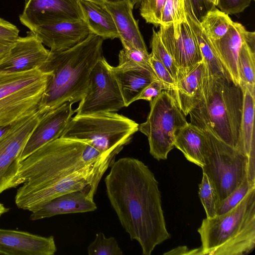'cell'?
<instances>
[{"label":"cell","mask_w":255,"mask_h":255,"mask_svg":"<svg viewBox=\"0 0 255 255\" xmlns=\"http://www.w3.org/2000/svg\"><path fill=\"white\" fill-rule=\"evenodd\" d=\"M233 22L228 14L216 7L208 12L200 23L209 38L216 40L226 34Z\"/></svg>","instance_id":"28"},{"label":"cell","mask_w":255,"mask_h":255,"mask_svg":"<svg viewBox=\"0 0 255 255\" xmlns=\"http://www.w3.org/2000/svg\"><path fill=\"white\" fill-rule=\"evenodd\" d=\"M9 126L5 127L0 126V138L6 132Z\"/></svg>","instance_id":"42"},{"label":"cell","mask_w":255,"mask_h":255,"mask_svg":"<svg viewBox=\"0 0 255 255\" xmlns=\"http://www.w3.org/2000/svg\"><path fill=\"white\" fill-rule=\"evenodd\" d=\"M104 39L91 33L68 49L49 51L39 68L51 75L39 109L46 114L62 104L80 102L84 97L91 72L103 57Z\"/></svg>","instance_id":"3"},{"label":"cell","mask_w":255,"mask_h":255,"mask_svg":"<svg viewBox=\"0 0 255 255\" xmlns=\"http://www.w3.org/2000/svg\"><path fill=\"white\" fill-rule=\"evenodd\" d=\"M207 144L205 131L197 126L188 123L176 134L174 147L180 150L186 159L202 167Z\"/></svg>","instance_id":"24"},{"label":"cell","mask_w":255,"mask_h":255,"mask_svg":"<svg viewBox=\"0 0 255 255\" xmlns=\"http://www.w3.org/2000/svg\"><path fill=\"white\" fill-rule=\"evenodd\" d=\"M50 75L39 68L0 71V126H8L38 109Z\"/></svg>","instance_id":"7"},{"label":"cell","mask_w":255,"mask_h":255,"mask_svg":"<svg viewBox=\"0 0 255 255\" xmlns=\"http://www.w3.org/2000/svg\"><path fill=\"white\" fill-rule=\"evenodd\" d=\"M19 20L31 30L58 21L83 20V16L78 0H25Z\"/></svg>","instance_id":"13"},{"label":"cell","mask_w":255,"mask_h":255,"mask_svg":"<svg viewBox=\"0 0 255 255\" xmlns=\"http://www.w3.org/2000/svg\"><path fill=\"white\" fill-rule=\"evenodd\" d=\"M255 187V184L251 183L248 178L216 206L217 215L224 214L236 207L248 192Z\"/></svg>","instance_id":"34"},{"label":"cell","mask_w":255,"mask_h":255,"mask_svg":"<svg viewBox=\"0 0 255 255\" xmlns=\"http://www.w3.org/2000/svg\"><path fill=\"white\" fill-rule=\"evenodd\" d=\"M138 130L134 121L115 112L75 115L60 137L89 143L104 153L128 144Z\"/></svg>","instance_id":"8"},{"label":"cell","mask_w":255,"mask_h":255,"mask_svg":"<svg viewBox=\"0 0 255 255\" xmlns=\"http://www.w3.org/2000/svg\"><path fill=\"white\" fill-rule=\"evenodd\" d=\"M186 21L184 0H166L160 25L166 26Z\"/></svg>","instance_id":"32"},{"label":"cell","mask_w":255,"mask_h":255,"mask_svg":"<svg viewBox=\"0 0 255 255\" xmlns=\"http://www.w3.org/2000/svg\"><path fill=\"white\" fill-rule=\"evenodd\" d=\"M56 251L52 236L45 237L24 231L0 229V254L53 255Z\"/></svg>","instance_id":"17"},{"label":"cell","mask_w":255,"mask_h":255,"mask_svg":"<svg viewBox=\"0 0 255 255\" xmlns=\"http://www.w3.org/2000/svg\"><path fill=\"white\" fill-rule=\"evenodd\" d=\"M193 13L200 22L210 10L216 7L211 0H189Z\"/></svg>","instance_id":"40"},{"label":"cell","mask_w":255,"mask_h":255,"mask_svg":"<svg viewBox=\"0 0 255 255\" xmlns=\"http://www.w3.org/2000/svg\"><path fill=\"white\" fill-rule=\"evenodd\" d=\"M243 93L241 120V136L243 152L249 158L252 166H255V94L246 86H241Z\"/></svg>","instance_id":"26"},{"label":"cell","mask_w":255,"mask_h":255,"mask_svg":"<svg viewBox=\"0 0 255 255\" xmlns=\"http://www.w3.org/2000/svg\"><path fill=\"white\" fill-rule=\"evenodd\" d=\"M150 106L146 121L138 125V130L147 137L150 154L157 160H165L174 147L177 133L188 122L167 91H162Z\"/></svg>","instance_id":"9"},{"label":"cell","mask_w":255,"mask_h":255,"mask_svg":"<svg viewBox=\"0 0 255 255\" xmlns=\"http://www.w3.org/2000/svg\"><path fill=\"white\" fill-rule=\"evenodd\" d=\"M124 107L112 66L103 57L93 68L86 93L74 112L78 116L114 112Z\"/></svg>","instance_id":"10"},{"label":"cell","mask_w":255,"mask_h":255,"mask_svg":"<svg viewBox=\"0 0 255 255\" xmlns=\"http://www.w3.org/2000/svg\"><path fill=\"white\" fill-rule=\"evenodd\" d=\"M152 35L151 39V55L161 62L167 68L172 77L175 81L176 84L180 79L179 70L174 61L165 46H164L157 32L152 29Z\"/></svg>","instance_id":"30"},{"label":"cell","mask_w":255,"mask_h":255,"mask_svg":"<svg viewBox=\"0 0 255 255\" xmlns=\"http://www.w3.org/2000/svg\"><path fill=\"white\" fill-rule=\"evenodd\" d=\"M199 196L205 210L207 218L215 217L217 215L216 193L208 177L203 172L199 185Z\"/></svg>","instance_id":"33"},{"label":"cell","mask_w":255,"mask_h":255,"mask_svg":"<svg viewBox=\"0 0 255 255\" xmlns=\"http://www.w3.org/2000/svg\"><path fill=\"white\" fill-rule=\"evenodd\" d=\"M150 55L149 63L157 79L166 88V91L172 93L175 89L176 83L167 68L155 57Z\"/></svg>","instance_id":"37"},{"label":"cell","mask_w":255,"mask_h":255,"mask_svg":"<svg viewBox=\"0 0 255 255\" xmlns=\"http://www.w3.org/2000/svg\"><path fill=\"white\" fill-rule=\"evenodd\" d=\"M243 104V93L239 84L229 76L214 75L207 70L200 100L189 114L190 123L209 130L244 152L241 136Z\"/></svg>","instance_id":"4"},{"label":"cell","mask_w":255,"mask_h":255,"mask_svg":"<svg viewBox=\"0 0 255 255\" xmlns=\"http://www.w3.org/2000/svg\"><path fill=\"white\" fill-rule=\"evenodd\" d=\"M141 0H131L133 4L134 5H138Z\"/></svg>","instance_id":"44"},{"label":"cell","mask_w":255,"mask_h":255,"mask_svg":"<svg viewBox=\"0 0 255 255\" xmlns=\"http://www.w3.org/2000/svg\"><path fill=\"white\" fill-rule=\"evenodd\" d=\"M250 33L241 23L233 22L223 37L216 40H210L223 66L232 80L239 85L238 55L242 44Z\"/></svg>","instance_id":"20"},{"label":"cell","mask_w":255,"mask_h":255,"mask_svg":"<svg viewBox=\"0 0 255 255\" xmlns=\"http://www.w3.org/2000/svg\"><path fill=\"white\" fill-rule=\"evenodd\" d=\"M105 179L107 196L131 240L143 255L170 238L162 208L158 182L141 160L125 157L115 161Z\"/></svg>","instance_id":"2"},{"label":"cell","mask_w":255,"mask_h":255,"mask_svg":"<svg viewBox=\"0 0 255 255\" xmlns=\"http://www.w3.org/2000/svg\"><path fill=\"white\" fill-rule=\"evenodd\" d=\"M30 31L52 51L70 48L92 33L84 20L62 21L41 25Z\"/></svg>","instance_id":"16"},{"label":"cell","mask_w":255,"mask_h":255,"mask_svg":"<svg viewBox=\"0 0 255 255\" xmlns=\"http://www.w3.org/2000/svg\"><path fill=\"white\" fill-rule=\"evenodd\" d=\"M203 255H246L255 248V187L229 211L202 220L198 229Z\"/></svg>","instance_id":"5"},{"label":"cell","mask_w":255,"mask_h":255,"mask_svg":"<svg viewBox=\"0 0 255 255\" xmlns=\"http://www.w3.org/2000/svg\"><path fill=\"white\" fill-rule=\"evenodd\" d=\"M184 1L186 21L196 37L208 72L214 75L229 76L220 61L210 39L203 30L200 22L193 13L189 0H184Z\"/></svg>","instance_id":"25"},{"label":"cell","mask_w":255,"mask_h":255,"mask_svg":"<svg viewBox=\"0 0 255 255\" xmlns=\"http://www.w3.org/2000/svg\"><path fill=\"white\" fill-rule=\"evenodd\" d=\"M255 33L251 32L242 44L238 58L240 86H246L255 94Z\"/></svg>","instance_id":"27"},{"label":"cell","mask_w":255,"mask_h":255,"mask_svg":"<svg viewBox=\"0 0 255 255\" xmlns=\"http://www.w3.org/2000/svg\"><path fill=\"white\" fill-rule=\"evenodd\" d=\"M157 32L179 70L180 79L203 61L196 37L187 21L160 25Z\"/></svg>","instance_id":"12"},{"label":"cell","mask_w":255,"mask_h":255,"mask_svg":"<svg viewBox=\"0 0 255 255\" xmlns=\"http://www.w3.org/2000/svg\"><path fill=\"white\" fill-rule=\"evenodd\" d=\"M94 194L88 189L72 191L58 196L32 212L31 220H37L56 215L94 211L97 206Z\"/></svg>","instance_id":"19"},{"label":"cell","mask_w":255,"mask_h":255,"mask_svg":"<svg viewBox=\"0 0 255 255\" xmlns=\"http://www.w3.org/2000/svg\"><path fill=\"white\" fill-rule=\"evenodd\" d=\"M87 143L58 138L21 161L14 181L17 207L31 212L51 199L72 191L88 189L95 194L99 183L115 161L118 150L86 162L83 152Z\"/></svg>","instance_id":"1"},{"label":"cell","mask_w":255,"mask_h":255,"mask_svg":"<svg viewBox=\"0 0 255 255\" xmlns=\"http://www.w3.org/2000/svg\"><path fill=\"white\" fill-rule=\"evenodd\" d=\"M150 56L147 51L134 48H123L119 54L118 66L122 68L144 69L154 74L149 63Z\"/></svg>","instance_id":"29"},{"label":"cell","mask_w":255,"mask_h":255,"mask_svg":"<svg viewBox=\"0 0 255 255\" xmlns=\"http://www.w3.org/2000/svg\"><path fill=\"white\" fill-rule=\"evenodd\" d=\"M252 0H217L216 6L227 14H237L243 11Z\"/></svg>","instance_id":"38"},{"label":"cell","mask_w":255,"mask_h":255,"mask_svg":"<svg viewBox=\"0 0 255 255\" xmlns=\"http://www.w3.org/2000/svg\"><path fill=\"white\" fill-rule=\"evenodd\" d=\"M113 74L118 83L125 107L138 100L142 90L152 81L157 80L155 74L144 69L112 66Z\"/></svg>","instance_id":"22"},{"label":"cell","mask_w":255,"mask_h":255,"mask_svg":"<svg viewBox=\"0 0 255 255\" xmlns=\"http://www.w3.org/2000/svg\"><path fill=\"white\" fill-rule=\"evenodd\" d=\"M207 69L203 61L177 83L175 90L170 93L185 116L200 100Z\"/></svg>","instance_id":"21"},{"label":"cell","mask_w":255,"mask_h":255,"mask_svg":"<svg viewBox=\"0 0 255 255\" xmlns=\"http://www.w3.org/2000/svg\"><path fill=\"white\" fill-rule=\"evenodd\" d=\"M39 123L31 115L10 125L0 138V194L14 187L23 149Z\"/></svg>","instance_id":"11"},{"label":"cell","mask_w":255,"mask_h":255,"mask_svg":"<svg viewBox=\"0 0 255 255\" xmlns=\"http://www.w3.org/2000/svg\"><path fill=\"white\" fill-rule=\"evenodd\" d=\"M87 250L89 255H122L123 254L116 239L113 237L106 238L102 232L96 234L94 241L89 245Z\"/></svg>","instance_id":"31"},{"label":"cell","mask_w":255,"mask_h":255,"mask_svg":"<svg viewBox=\"0 0 255 255\" xmlns=\"http://www.w3.org/2000/svg\"><path fill=\"white\" fill-rule=\"evenodd\" d=\"M50 50L31 31L19 37L5 56L0 60V71L16 72L39 68Z\"/></svg>","instance_id":"14"},{"label":"cell","mask_w":255,"mask_h":255,"mask_svg":"<svg viewBox=\"0 0 255 255\" xmlns=\"http://www.w3.org/2000/svg\"><path fill=\"white\" fill-rule=\"evenodd\" d=\"M19 32L15 25L0 18V60L15 44L19 37Z\"/></svg>","instance_id":"36"},{"label":"cell","mask_w":255,"mask_h":255,"mask_svg":"<svg viewBox=\"0 0 255 255\" xmlns=\"http://www.w3.org/2000/svg\"><path fill=\"white\" fill-rule=\"evenodd\" d=\"M72 103L66 102L44 115L22 152V161L47 143L59 138L75 113Z\"/></svg>","instance_id":"15"},{"label":"cell","mask_w":255,"mask_h":255,"mask_svg":"<svg viewBox=\"0 0 255 255\" xmlns=\"http://www.w3.org/2000/svg\"><path fill=\"white\" fill-rule=\"evenodd\" d=\"M104 4L113 18L118 38L123 47L147 51L138 21L133 15L134 4L131 0H112L105 1Z\"/></svg>","instance_id":"18"},{"label":"cell","mask_w":255,"mask_h":255,"mask_svg":"<svg viewBox=\"0 0 255 255\" xmlns=\"http://www.w3.org/2000/svg\"><path fill=\"white\" fill-rule=\"evenodd\" d=\"M166 0H141L139 12L146 22L160 26L162 11Z\"/></svg>","instance_id":"35"},{"label":"cell","mask_w":255,"mask_h":255,"mask_svg":"<svg viewBox=\"0 0 255 255\" xmlns=\"http://www.w3.org/2000/svg\"><path fill=\"white\" fill-rule=\"evenodd\" d=\"M163 90H167L164 84L158 79L155 80L142 90L138 97V100H144L151 102Z\"/></svg>","instance_id":"39"},{"label":"cell","mask_w":255,"mask_h":255,"mask_svg":"<svg viewBox=\"0 0 255 255\" xmlns=\"http://www.w3.org/2000/svg\"><path fill=\"white\" fill-rule=\"evenodd\" d=\"M88 0V1L96 2L103 3V2H104L105 1H109V0Z\"/></svg>","instance_id":"43"},{"label":"cell","mask_w":255,"mask_h":255,"mask_svg":"<svg viewBox=\"0 0 255 255\" xmlns=\"http://www.w3.org/2000/svg\"><path fill=\"white\" fill-rule=\"evenodd\" d=\"M203 130L207 144L202 169L214 188L217 205L246 179L255 184V169L246 154L219 139L209 130Z\"/></svg>","instance_id":"6"},{"label":"cell","mask_w":255,"mask_h":255,"mask_svg":"<svg viewBox=\"0 0 255 255\" xmlns=\"http://www.w3.org/2000/svg\"><path fill=\"white\" fill-rule=\"evenodd\" d=\"M216 6L217 3V0H211Z\"/></svg>","instance_id":"45"},{"label":"cell","mask_w":255,"mask_h":255,"mask_svg":"<svg viewBox=\"0 0 255 255\" xmlns=\"http://www.w3.org/2000/svg\"><path fill=\"white\" fill-rule=\"evenodd\" d=\"M9 209L6 208L3 204L0 203V217L3 214L7 212Z\"/></svg>","instance_id":"41"},{"label":"cell","mask_w":255,"mask_h":255,"mask_svg":"<svg viewBox=\"0 0 255 255\" xmlns=\"http://www.w3.org/2000/svg\"><path fill=\"white\" fill-rule=\"evenodd\" d=\"M83 20L92 33L105 39L118 38L113 18L104 2L78 0Z\"/></svg>","instance_id":"23"}]
</instances>
